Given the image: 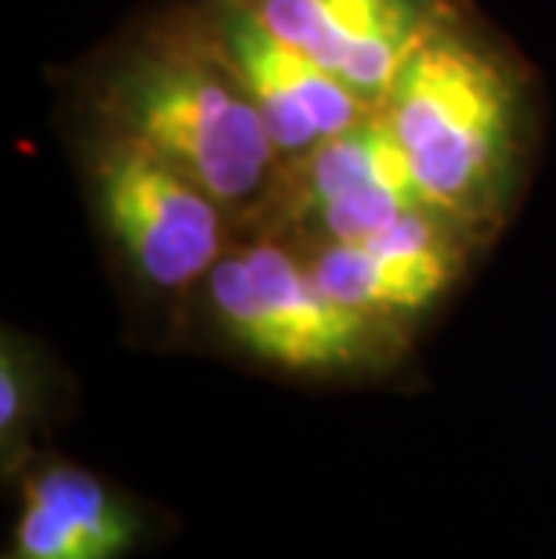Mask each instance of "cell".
<instances>
[{"instance_id": "6da1fadb", "label": "cell", "mask_w": 556, "mask_h": 559, "mask_svg": "<svg viewBox=\"0 0 556 559\" xmlns=\"http://www.w3.org/2000/svg\"><path fill=\"white\" fill-rule=\"evenodd\" d=\"M105 109L116 134L181 166L221 206H253L275 192V138L196 11L163 22L123 58Z\"/></svg>"}, {"instance_id": "7a4b0ae2", "label": "cell", "mask_w": 556, "mask_h": 559, "mask_svg": "<svg viewBox=\"0 0 556 559\" xmlns=\"http://www.w3.org/2000/svg\"><path fill=\"white\" fill-rule=\"evenodd\" d=\"M383 112L445 217L473 228L499 206L520 148V83L502 55L445 22L401 69Z\"/></svg>"}, {"instance_id": "3957f363", "label": "cell", "mask_w": 556, "mask_h": 559, "mask_svg": "<svg viewBox=\"0 0 556 559\" xmlns=\"http://www.w3.org/2000/svg\"><path fill=\"white\" fill-rule=\"evenodd\" d=\"M206 300L224 340L293 376L365 372L405 343L326 296L307 260L275 239L224 253L206 278Z\"/></svg>"}, {"instance_id": "277c9868", "label": "cell", "mask_w": 556, "mask_h": 559, "mask_svg": "<svg viewBox=\"0 0 556 559\" xmlns=\"http://www.w3.org/2000/svg\"><path fill=\"white\" fill-rule=\"evenodd\" d=\"M94 181L105 228L149 289H192L228 253V206L141 141L113 130L94 163Z\"/></svg>"}, {"instance_id": "5b68a950", "label": "cell", "mask_w": 556, "mask_h": 559, "mask_svg": "<svg viewBox=\"0 0 556 559\" xmlns=\"http://www.w3.org/2000/svg\"><path fill=\"white\" fill-rule=\"evenodd\" d=\"M271 195L311 221L318 242H358L409 213L437 210L383 109L326 138L307 156L282 163Z\"/></svg>"}, {"instance_id": "8992f818", "label": "cell", "mask_w": 556, "mask_h": 559, "mask_svg": "<svg viewBox=\"0 0 556 559\" xmlns=\"http://www.w3.org/2000/svg\"><path fill=\"white\" fill-rule=\"evenodd\" d=\"M196 15L257 102L282 163L307 156L326 138L343 134L376 112L297 44L279 37L250 0H203Z\"/></svg>"}, {"instance_id": "52a82bcc", "label": "cell", "mask_w": 556, "mask_h": 559, "mask_svg": "<svg viewBox=\"0 0 556 559\" xmlns=\"http://www.w3.org/2000/svg\"><path fill=\"white\" fill-rule=\"evenodd\" d=\"M452 228L463 224L437 210L409 213L369 239L318 242L307 267L340 307L405 340L412 321L430 314L459 278L463 249Z\"/></svg>"}, {"instance_id": "ba28073f", "label": "cell", "mask_w": 556, "mask_h": 559, "mask_svg": "<svg viewBox=\"0 0 556 559\" xmlns=\"http://www.w3.org/2000/svg\"><path fill=\"white\" fill-rule=\"evenodd\" d=\"M167 516L80 462L40 455L19 469L4 559H130L156 549Z\"/></svg>"}, {"instance_id": "9c48e42d", "label": "cell", "mask_w": 556, "mask_h": 559, "mask_svg": "<svg viewBox=\"0 0 556 559\" xmlns=\"http://www.w3.org/2000/svg\"><path fill=\"white\" fill-rule=\"evenodd\" d=\"M279 37L383 109L409 58L445 26V0H250Z\"/></svg>"}, {"instance_id": "30bf717a", "label": "cell", "mask_w": 556, "mask_h": 559, "mask_svg": "<svg viewBox=\"0 0 556 559\" xmlns=\"http://www.w3.org/2000/svg\"><path fill=\"white\" fill-rule=\"evenodd\" d=\"M40 368L29 361L22 340H4L0 354V440H4V469L8 477L26 466V440L33 423L44 408L40 401Z\"/></svg>"}]
</instances>
